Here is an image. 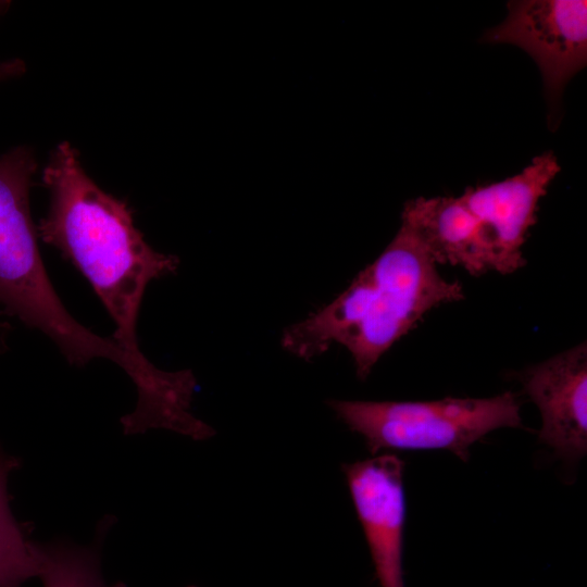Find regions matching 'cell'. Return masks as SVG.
Returning a JSON list of instances; mask_svg holds the SVG:
<instances>
[{"label": "cell", "mask_w": 587, "mask_h": 587, "mask_svg": "<svg viewBox=\"0 0 587 587\" xmlns=\"http://www.w3.org/2000/svg\"><path fill=\"white\" fill-rule=\"evenodd\" d=\"M521 382L541 415L540 442L563 460L582 459L587 452L586 342L530 366Z\"/></svg>", "instance_id": "obj_8"}, {"label": "cell", "mask_w": 587, "mask_h": 587, "mask_svg": "<svg viewBox=\"0 0 587 587\" xmlns=\"http://www.w3.org/2000/svg\"><path fill=\"white\" fill-rule=\"evenodd\" d=\"M113 522L110 515L104 516L89 546L64 539L36 542L43 587H109L101 573L100 548Z\"/></svg>", "instance_id": "obj_9"}, {"label": "cell", "mask_w": 587, "mask_h": 587, "mask_svg": "<svg viewBox=\"0 0 587 587\" xmlns=\"http://www.w3.org/2000/svg\"><path fill=\"white\" fill-rule=\"evenodd\" d=\"M25 71V64L20 59L0 61V82L20 76Z\"/></svg>", "instance_id": "obj_12"}, {"label": "cell", "mask_w": 587, "mask_h": 587, "mask_svg": "<svg viewBox=\"0 0 587 587\" xmlns=\"http://www.w3.org/2000/svg\"><path fill=\"white\" fill-rule=\"evenodd\" d=\"M8 5L9 2L0 1V14L5 10Z\"/></svg>", "instance_id": "obj_13"}, {"label": "cell", "mask_w": 587, "mask_h": 587, "mask_svg": "<svg viewBox=\"0 0 587 587\" xmlns=\"http://www.w3.org/2000/svg\"><path fill=\"white\" fill-rule=\"evenodd\" d=\"M20 459L7 453L0 447V533L15 526L18 521L10 508L8 480L10 474L20 467Z\"/></svg>", "instance_id": "obj_11"}, {"label": "cell", "mask_w": 587, "mask_h": 587, "mask_svg": "<svg viewBox=\"0 0 587 587\" xmlns=\"http://www.w3.org/2000/svg\"><path fill=\"white\" fill-rule=\"evenodd\" d=\"M486 42L511 43L536 62L551 110H558L567 82L587 61L585 0H522L508 3V15L482 37Z\"/></svg>", "instance_id": "obj_5"}, {"label": "cell", "mask_w": 587, "mask_h": 587, "mask_svg": "<svg viewBox=\"0 0 587 587\" xmlns=\"http://www.w3.org/2000/svg\"><path fill=\"white\" fill-rule=\"evenodd\" d=\"M22 523L0 533V587H22L38 576L36 542Z\"/></svg>", "instance_id": "obj_10"}, {"label": "cell", "mask_w": 587, "mask_h": 587, "mask_svg": "<svg viewBox=\"0 0 587 587\" xmlns=\"http://www.w3.org/2000/svg\"><path fill=\"white\" fill-rule=\"evenodd\" d=\"M463 298L462 285L440 275L425 240L401 217L398 233L377 259L329 303L286 327L280 344L305 361L341 345L364 380L428 311Z\"/></svg>", "instance_id": "obj_2"}, {"label": "cell", "mask_w": 587, "mask_h": 587, "mask_svg": "<svg viewBox=\"0 0 587 587\" xmlns=\"http://www.w3.org/2000/svg\"><path fill=\"white\" fill-rule=\"evenodd\" d=\"M328 405L363 437L372 454L388 449H444L467 461L471 446L490 432L523 426L520 403L511 391L490 398L434 401L334 399Z\"/></svg>", "instance_id": "obj_4"}, {"label": "cell", "mask_w": 587, "mask_h": 587, "mask_svg": "<svg viewBox=\"0 0 587 587\" xmlns=\"http://www.w3.org/2000/svg\"><path fill=\"white\" fill-rule=\"evenodd\" d=\"M34 153L16 147L0 154V304L46 334L71 364L103 358L135 379L140 365L113 340L79 324L59 299L45 270L29 209Z\"/></svg>", "instance_id": "obj_3"}, {"label": "cell", "mask_w": 587, "mask_h": 587, "mask_svg": "<svg viewBox=\"0 0 587 587\" xmlns=\"http://www.w3.org/2000/svg\"><path fill=\"white\" fill-rule=\"evenodd\" d=\"M188 587H197V586H188Z\"/></svg>", "instance_id": "obj_14"}, {"label": "cell", "mask_w": 587, "mask_h": 587, "mask_svg": "<svg viewBox=\"0 0 587 587\" xmlns=\"http://www.w3.org/2000/svg\"><path fill=\"white\" fill-rule=\"evenodd\" d=\"M380 587H404V463L384 453L342 466Z\"/></svg>", "instance_id": "obj_7"}, {"label": "cell", "mask_w": 587, "mask_h": 587, "mask_svg": "<svg viewBox=\"0 0 587 587\" xmlns=\"http://www.w3.org/2000/svg\"><path fill=\"white\" fill-rule=\"evenodd\" d=\"M42 178L50 205L38 236L88 279L115 324L112 339L118 347L140 365L152 366L138 346V313L149 283L175 273L178 259L148 245L127 203L87 175L68 142L51 153Z\"/></svg>", "instance_id": "obj_1"}, {"label": "cell", "mask_w": 587, "mask_h": 587, "mask_svg": "<svg viewBox=\"0 0 587 587\" xmlns=\"http://www.w3.org/2000/svg\"><path fill=\"white\" fill-rule=\"evenodd\" d=\"M553 152L535 157L519 174L460 196L475 216L486 272L511 274L525 264L523 245L536 223L538 203L560 172Z\"/></svg>", "instance_id": "obj_6"}]
</instances>
